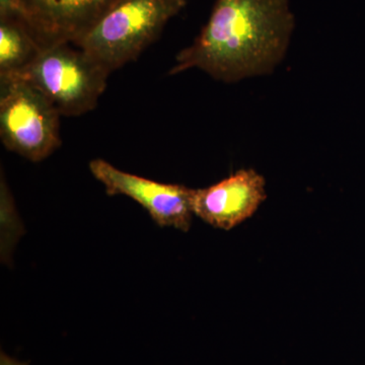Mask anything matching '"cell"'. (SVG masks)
<instances>
[{
  "label": "cell",
  "mask_w": 365,
  "mask_h": 365,
  "mask_svg": "<svg viewBox=\"0 0 365 365\" xmlns=\"http://www.w3.org/2000/svg\"><path fill=\"white\" fill-rule=\"evenodd\" d=\"M294 26L289 0H215L207 23L178 53L169 74L197 68L227 83L267 76L287 55Z\"/></svg>",
  "instance_id": "1"
},
{
  "label": "cell",
  "mask_w": 365,
  "mask_h": 365,
  "mask_svg": "<svg viewBox=\"0 0 365 365\" xmlns=\"http://www.w3.org/2000/svg\"><path fill=\"white\" fill-rule=\"evenodd\" d=\"M42 46L76 43L118 0H21Z\"/></svg>",
  "instance_id": "7"
},
{
  "label": "cell",
  "mask_w": 365,
  "mask_h": 365,
  "mask_svg": "<svg viewBox=\"0 0 365 365\" xmlns=\"http://www.w3.org/2000/svg\"><path fill=\"white\" fill-rule=\"evenodd\" d=\"M0 19H11L29 24V14L21 0H0Z\"/></svg>",
  "instance_id": "9"
},
{
  "label": "cell",
  "mask_w": 365,
  "mask_h": 365,
  "mask_svg": "<svg viewBox=\"0 0 365 365\" xmlns=\"http://www.w3.org/2000/svg\"><path fill=\"white\" fill-rule=\"evenodd\" d=\"M90 170L102 182L108 195L133 199L160 227L188 232L193 218V189L184 185L165 184L117 169L104 160H91Z\"/></svg>",
  "instance_id": "5"
},
{
  "label": "cell",
  "mask_w": 365,
  "mask_h": 365,
  "mask_svg": "<svg viewBox=\"0 0 365 365\" xmlns=\"http://www.w3.org/2000/svg\"><path fill=\"white\" fill-rule=\"evenodd\" d=\"M42 50L30 26L11 19H0V76L26 68Z\"/></svg>",
  "instance_id": "8"
},
{
  "label": "cell",
  "mask_w": 365,
  "mask_h": 365,
  "mask_svg": "<svg viewBox=\"0 0 365 365\" xmlns=\"http://www.w3.org/2000/svg\"><path fill=\"white\" fill-rule=\"evenodd\" d=\"M187 0H118L73 45L110 73L135 61Z\"/></svg>",
  "instance_id": "2"
},
{
  "label": "cell",
  "mask_w": 365,
  "mask_h": 365,
  "mask_svg": "<svg viewBox=\"0 0 365 365\" xmlns=\"http://www.w3.org/2000/svg\"><path fill=\"white\" fill-rule=\"evenodd\" d=\"M110 74L78 46L64 42L42 48L26 68L11 76L32 83L61 116L76 117L97 107Z\"/></svg>",
  "instance_id": "3"
},
{
  "label": "cell",
  "mask_w": 365,
  "mask_h": 365,
  "mask_svg": "<svg viewBox=\"0 0 365 365\" xmlns=\"http://www.w3.org/2000/svg\"><path fill=\"white\" fill-rule=\"evenodd\" d=\"M266 197L265 178L242 169L207 188L193 189L192 206L204 222L230 230L253 216Z\"/></svg>",
  "instance_id": "6"
},
{
  "label": "cell",
  "mask_w": 365,
  "mask_h": 365,
  "mask_svg": "<svg viewBox=\"0 0 365 365\" xmlns=\"http://www.w3.org/2000/svg\"><path fill=\"white\" fill-rule=\"evenodd\" d=\"M0 365H29V364L9 356L6 352L1 351L0 352Z\"/></svg>",
  "instance_id": "10"
},
{
  "label": "cell",
  "mask_w": 365,
  "mask_h": 365,
  "mask_svg": "<svg viewBox=\"0 0 365 365\" xmlns=\"http://www.w3.org/2000/svg\"><path fill=\"white\" fill-rule=\"evenodd\" d=\"M60 113L44 93L18 76H0V139L4 148L33 163L61 145Z\"/></svg>",
  "instance_id": "4"
}]
</instances>
